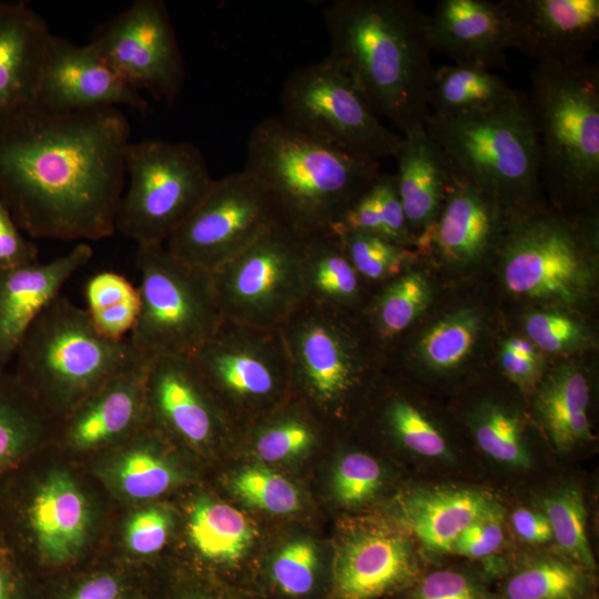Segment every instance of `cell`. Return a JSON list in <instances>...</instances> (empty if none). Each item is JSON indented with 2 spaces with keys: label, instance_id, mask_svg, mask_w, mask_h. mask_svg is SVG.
<instances>
[{
  "label": "cell",
  "instance_id": "obj_1",
  "mask_svg": "<svg viewBox=\"0 0 599 599\" xmlns=\"http://www.w3.org/2000/svg\"><path fill=\"white\" fill-rule=\"evenodd\" d=\"M131 128L115 106L0 118V199L32 237L98 241L115 232Z\"/></svg>",
  "mask_w": 599,
  "mask_h": 599
},
{
  "label": "cell",
  "instance_id": "obj_2",
  "mask_svg": "<svg viewBox=\"0 0 599 599\" xmlns=\"http://www.w3.org/2000/svg\"><path fill=\"white\" fill-rule=\"evenodd\" d=\"M323 17L326 58L372 111L402 133L424 125L435 71L428 14L409 0H335Z\"/></svg>",
  "mask_w": 599,
  "mask_h": 599
},
{
  "label": "cell",
  "instance_id": "obj_3",
  "mask_svg": "<svg viewBox=\"0 0 599 599\" xmlns=\"http://www.w3.org/2000/svg\"><path fill=\"white\" fill-rule=\"evenodd\" d=\"M244 170L273 195L283 219L307 234L334 231L380 173L379 164L305 135L280 115L251 130Z\"/></svg>",
  "mask_w": 599,
  "mask_h": 599
},
{
  "label": "cell",
  "instance_id": "obj_4",
  "mask_svg": "<svg viewBox=\"0 0 599 599\" xmlns=\"http://www.w3.org/2000/svg\"><path fill=\"white\" fill-rule=\"evenodd\" d=\"M530 111L539 142L540 182L560 202L588 204L599 189V70L587 60L536 64Z\"/></svg>",
  "mask_w": 599,
  "mask_h": 599
},
{
  "label": "cell",
  "instance_id": "obj_5",
  "mask_svg": "<svg viewBox=\"0 0 599 599\" xmlns=\"http://www.w3.org/2000/svg\"><path fill=\"white\" fill-rule=\"evenodd\" d=\"M424 126L453 170L502 210H535L540 182L539 142L528 98L478 114H429Z\"/></svg>",
  "mask_w": 599,
  "mask_h": 599
},
{
  "label": "cell",
  "instance_id": "obj_6",
  "mask_svg": "<svg viewBox=\"0 0 599 599\" xmlns=\"http://www.w3.org/2000/svg\"><path fill=\"white\" fill-rule=\"evenodd\" d=\"M143 356L129 338L104 336L85 308L60 294L24 333L13 374L35 402L71 408Z\"/></svg>",
  "mask_w": 599,
  "mask_h": 599
},
{
  "label": "cell",
  "instance_id": "obj_7",
  "mask_svg": "<svg viewBox=\"0 0 599 599\" xmlns=\"http://www.w3.org/2000/svg\"><path fill=\"white\" fill-rule=\"evenodd\" d=\"M135 263L140 309L131 345L145 356L192 357L223 319L212 273L185 263L164 245L138 246Z\"/></svg>",
  "mask_w": 599,
  "mask_h": 599
},
{
  "label": "cell",
  "instance_id": "obj_8",
  "mask_svg": "<svg viewBox=\"0 0 599 599\" xmlns=\"http://www.w3.org/2000/svg\"><path fill=\"white\" fill-rule=\"evenodd\" d=\"M125 172L115 231L138 246L164 245L214 180L196 145L159 138L129 143Z\"/></svg>",
  "mask_w": 599,
  "mask_h": 599
},
{
  "label": "cell",
  "instance_id": "obj_9",
  "mask_svg": "<svg viewBox=\"0 0 599 599\" xmlns=\"http://www.w3.org/2000/svg\"><path fill=\"white\" fill-rule=\"evenodd\" d=\"M592 226L535 210L512 215L500 244L508 291L561 304L586 298L593 281Z\"/></svg>",
  "mask_w": 599,
  "mask_h": 599
},
{
  "label": "cell",
  "instance_id": "obj_10",
  "mask_svg": "<svg viewBox=\"0 0 599 599\" xmlns=\"http://www.w3.org/2000/svg\"><path fill=\"white\" fill-rule=\"evenodd\" d=\"M278 329L291 388L325 412L338 408L375 363L368 343L377 341L366 339L370 332L361 314L305 301Z\"/></svg>",
  "mask_w": 599,
  "mask_h": 599
},
{
  "label": "cell",
  "instance_id": "obj_11",
  "mask_svg": "<svg viewBox=\"0 0 599 599\" xmlns=\"http://www.w3.org/2000/svg\"><path fill=\"white\" fill-rule=\"evenodd\" d=\"M280 115L288 125L359 160L395 156L402 135L372 111L348 78L326 57L285 80Z\"/></svg>",
  "mask_w": 599,
  "mask_h": 599
},
{
  "label": "cell",
  "instance_id": "obj_12",
  "mask_svg": "<svg viewBox=\"0 0 599 599\" xmlns=\"http://www.w3.org/2000/svg\"><path fill=\"white\" fill-rule=\"evenodd\" d=\"M309 235L282 220L212 272L223 317L278 329L306 301L302 262Z\"/></svg>",
  "mask_w": 599,
  "mask_h": 599
},
{
  "label": "cell",
  "instance_id": "obj_13",
  "mask_svg": "<svg viewBox=\"0 0 599 599\" xmlns=\"http://www.w3.org/2000/svg\"><path fill=\"white\" fill-rule=\"evenodd\" d=\"M282 220L273 195L243 169L214 179L164 246L185 263L212 273Z\"/></svg>",
  "mask_w": 599,
  "mask_h": 599
},
{
  "label": "cell",
  "instance_id": "obj_14",
  "mask_svg": "<svg viewBox=\"0 0 599 599\" xmlns=\"http://www.w3.org/2000/svg\"><path fill=\"white\" fill-rule=\"evenodd\" d=\"M88 43L136 91L166 102L181 93L185 64L163 1H135L97 26Z\"/></svg>",
  "mask_w": 599,
  "mask_h": 599
},
{
  "label": "cell",
  "instance_id": "obj_15",
  "mask_svg": "<svg viewBox=\"0 0 599 599\" xmlns=\"http://www.w3.org/2000/svg\"><path fill=\"white\" fill-rule=\"evenodd\" d=\"M192 359L212 393L241 406L266 407L291 388L280 329L253 327L223 317Z\"/></svg>",
  "mask_w": 599,
  "mask_h": 599
},
{
  "label": "cell",
  "instance_id": "obj_16",
  "mask_svg": "<svg viewBox=\"0 0 599 599\" xmlns=\"http://www.w3.org/2000/svg\"><path fill=\"white\" fill-rule=\"evenodd\" d=\"M34 102L52 111L148 108L141 93L119 77L89 43L79 45L54 34L48 42Z\"/></svg>",
  "mask_w": 599,
  "mask_h": 599
},
{
  "label": "cell",
  "instance_id": "obj_17",
  "mask_svg": "<svg viewBox=\"0 0 599 599\" xmlns=\"http://www.w3.org/2000/svg\"><path fill=\"white\" fill-rule=\"evenodd\" d=\"M423 572L404 534L382 526L365 528L336 551L329 599H393Z\"/></svg>",
  "mask_w": 599,
  "mask_h": 599
},
{
  "label": "cell",
  "instance_id": "obj_18",
  "mask_svg": "<svg viewBox=\"0 0 599 599\" xmlns=\"http://www.w3.org/2000/svg\"><path fill=\"white\" fill-rule=\"evenodd\" d=\"M514 48L537 64L586 60L599 37V0H501Z\"/></svg>",
  "mask_w": 599,
  "mask_h": 599
},
{
  "label": "cell",
  "instance_id": "obj_19",
  "mask_svg": "<svg viewBox=\"0 0 599 599\" xmlns=\"http://www.w3.org/2000/svg\"><path fill=\"white\" fill-rule=\"evenodd\" d=\"M92 255L91 246L79 243L51 261H37L0 273V369H6L13 359L33 321Z\"/></svg>",
  "mask_w": 599,
  "mask_h": 599
},
{
  "label": "cell",
  "instance_id": "obj_20",
  "mask_svg": "<svg viewBox=\"0 0 599 599\" xmlns=\"http://www.w3.org/2000/svg\"><path fill=\"white\" fill-rule=\"evenodd\" d=\"M433 50L455 64L505 68L506 51L514 48L508 19L499 1L439 0L428 16Z\"/></svg>",
  "mask_w": 599,
  "mask_h": 599
},
{
  "label": "cell",
  "instance_id": "obj_21",
  "mask_svg": "<svg viewBox=\"0 0 599 599\" xmlns=\"http://www.w3.org/2000/svg\"><path fill=\"white\" fill-rule=\"evenodd\" d=\"M145 397L163 425L193 445L215 436L219 415L212 392L192 357L149 356Z\"/></svg>",
  "mask_w": 599,
  "mask_h": 599
},
{
  "label": "cell",
  "instance_id": "obj_22",
  "mask_svg": "<svg viewBox=\"0 0 599 599\" xmlns=\"http://www.w3.org/2000/svg\"><path fill=\"white\" fill-rule=\"evenodd\" d=\"M502 212L494 200L455 172L437 219L416 243L432 246L450 264H473L498 241Z\"/></svg>",
  "mask_w": 599,
  "mask_h": 599
},
{
  "label": "cell",
  "instance_id": "obj_23",
  "mask_svg": "<svg viewBox=\"0 0 599 599\" xmlns=\"http://www.w3.org/2000/svg\"><path fill=\"white\" fill-rule=\"evenodd\" d=\"M394 174L414 242L435 222L453 185L455 172L424 125L402 135Z\"/></svg>",
  "mask_w": 599,
  "mask_h": 599
},
{
  "label": "cell",
  "instance_id": "obj_24",
  "mask_svg": "<svg viewBox=\"0 0 599 599\" xmlns=\"http://www.w3.org/2000/svg\"><path fill=\"white\" fill-rule=\"evenodd\" d=\"M51 34L29 4L0 0V118L35 101Z\"/></svg>",
  "mask_w": 599,
  "mask_h": 599
},
{
  "label": "cell",
  "instance_id": "obj_25",
  "mask_svg": "<svg viewBox=\"0 0 599 599\" xmlns=\"http://www.w3.org/2000/svg\"><path fill=\"white\" fill-rule=\"evenodd\" d=\"M24 519L40 560L62 566L79 552L88 532L90 511L77 484L59 471L34 489L27 501Z\"/></svg>",
  "mask_w": 599,
  "mask_h": 599
},
{
  "label": "cell",
  "instance_id": "obj_26",
  "mask_svg": "<svg viewBox=\"0 0 599 599\" xmlns=\"http://www.w3.org/2000/svg\"><path fill=\"white\" fill-rule=\"evenodd\" d=\"M149 356L122 369L88 395L74 413L65 438L77 448H91L132 430L146 405Z\"/></svg>",
  "mask_w": 599,
  "mask_h": 599
},
{
  "label": "cell",
  "instance_id": "obj_27",
  "mask_svg": "<svg viewBox=\"0 0 599 599\" xmlns=\"http://www.w3.org/2000/svg\"><path fill=\"white\" fill-rule=\"evenodd\" d=\"M496 504L467 488L418 489L402 501V516L414 536L433 552H450L454 542Z\"/></svg>",
  "mask_w": 599,
  "mask_h": 599
},
{
  "label": "cell",
  "instance_id": "obj_28",
  "mask_svg": "<svg viewBox=\"0 0 599 599\" xmlns=\"http://www.w3.org/2000/svg\"><path fill=\"white\" fill-rule=\"evenodd\" d=\"M302 277L306 301L362 314L366 282L358 275L335 232L311 234L304 251Z\"/></svg>",
  "mask_w": 599,
  "mask_h": 599
},
{
  "label": "cell",
  "instance_id": "obj_29",
  "mask_svg": "<svg viewBox=\"0 0 599 599\" xmlns=\"http://www.w3.org/2000/svg\"><path fill=\"white\" fill-rule=\"evenodd\" d=\"M519 94L488 69L454 63L435 69L427 105L432 115L463 116L491 111Z\"/></svg>",
  "mask_w": 599,
  "mask_h": 599
},
{
  "label": "cell",
  "instance_id": "obj_30",
  "mask_svg": "<svg viewBox=\"0 0 599 599\" xmlns=\"http://www.w3.org/2000/svg\"><path fill=\"white\" fill-rule=\"evenodd\" d=\"M589 386L576 366L555 368L541 382L536 412L552 445L567 451L590 437Z\"/></svg>",
  "mask_w": 599,
  "mask_h": 599
},
{
  "label": "cell",
  "instance_id": "obj_31",
  "mask_svg": "<svg viewBox=\"0 0 599 599\" xmlns=\"http://www.w3.org/2000/svg\"><path fill=\"white\" fill-rule=\"evenodd\" d=\"M189 535L206 561L235 569L251 546L255 529L240 510L202 497L192 508Z\"/></svg>",
  "mask_w": 599,
  "mask_h": 599
},
{
  "label": "cell",
  "instance_id": "obj_32",
  "mask_svg": "<svg viewBox=\"0 0 599 599\" xmlns=\"http://www.w3.org/2000/svg\"><path fill=\"white\" fill-rule=\"evenodd\" d=\"M430 301V286L419 272L405 270L378 286L362 317L380 346L403 335L420 316Z\"/></svg>",
  "mask_w": 599,
  "mask_h": 599
},
{
  "label": "cell",
  "instance_id": "obj_33",
  "mask_svg": "<svg viewBox=\"0 0 599 599\" xmlns=\"http://www.w3.org/2000/svg\"><path fill=\"white\" fill-rule=\"evenodd\" d=\"M588 570L571 560L541 558L510 572L500 585V599H590Z\"/></svg>",
  "mask_w": 599,
  "mask_h": 599
},
{
  "label": "cell",
  "instance_id": "obj_34",
  "mask_svg": "<svg viewBox=\"0 0 599 599\" xmlns=\"http://www.w3.org/2000/svg\"><path fill=\"white\" fill-rule=\"evenodd\" d=\"M35 403L13 373L0 369V476L18 466L41 433Z\"/></svg>",
  "mask_w": 599,
  "mask_h": 599
},
{
  "label": "cell",
  "instance_id": "obj_35",
  "mask_svg": "<svg viewBox=\"0 0 599 599\" xmlns=\"http://www.w3.org/2000/svg\"><path fill=\"white\" fill-rule=\"evenodd\" d=\"M334 231L373 233L404 247L414 242L406 223L395 175L380 172L345 213Z\"/></svg>",
  "mask_w": 599,
  "mask_h": 599
},
{
  "label": "cell",
  "instance_id": "obj_36",
  "mask_svg": "<svg viewBox=\"0 0 599 599\" xmlns=\"http://www.w3.org/2000/svg\"><path fill=\"white\" fill-rule=\"evenodd\" d=\"M321 565L309 540L287 544L270 562L265 585L275 599H329L322 582Z\"/></svg>",
  "mask_w": 599,
  "mask_h": 599
},
{
  "label": "cell",
  "instance_id": "obj_37",
  "mask_svg": "<svg viewBox=\"0 0 599 599\" xmlns=\"http://www.w3.org/2000/svg\"><path fill=\"white\" fill-rule=\"evenodd\" d=\"M85 308L95 327L106 337L124 339L140 309L139 291L123 275L101 272L85 286Z\"/></svg>",
  "mask_w": 599,
  "mask_h": 599
},
{
  "label": "cell",
  "instance_id": "obj_38",
  "mask_svg": "<svg viewBox=\"0 0 599 599\" xmlns=\"http://www.w3.org/2000/svg\"><path fill=\"white\" fill-rule=\"evenodd\" d=\"M479 332V316L463 309L434 324L419 337L415 357L434 370H449L459 366L470 354Z\"/></svg>",
  "mask_w": 599,
  "mask_h": 599
},
{
  "label": "cell",
  "instance_id": "obj_39",
  "mask_svg": "<svg viewBox=\"0 0 599 599\" xmlns=\"http://www.w3.org/2000/svg\"><path fill=\"white\" fill-rule=\"evenodd\" d=\"M552 539L570 558L589 572L596 570L595 557L587 537V511L582 494L576 487H565L545 500Z\"/></svg>",
  "mask_w": 599,
  "mask_h": 599
},
{
  "label": "cell",
  "instance_id": "obj_40",
  "mask_svg": "<svg viewBox=\"0 0 599 599\" xmlns=\"http://www.w3.org/2000/svg\"><path fill=\"white\" fill-rule=\"evenodd\" d=\"M358 275L378 286L402 274L413 260L407 247L373 233L333 231Z\"/></svg>",
  "mask_w": 599,
  "mask_h": 599
},
{
  "label": "cell",
  "instance_id": "obj_41",
  "mask_svg": "<svg viewBox=\"0 0 599 599\" xmlns=\"http://www.w3.org/2000/svg\"><path fill=\"white\" fill-rule=\"evenodd\" d=\"M474 435L481 450L493 459L512 467L529 465L521 424L507 409L496 405L483 408L474 419Z\"/></svg>",
  "mask_w": 599,
  "mask_h": 599
},
{
  "label": "cell",
  "instance_id": "obj_42",
  "mask_svg": "<svg viewBox=\"0 0 599 599\" xmlns=\"http://www.w3.org/2000/svg\"><path fill=\"white\" fill-rule=\"evenodd\" d=\"M254 432V450L264 461H282L309 450L316 441L312 422L301 412L285 410Z\"/></svg>",
  "mask_w": 599,
  "mask_h": 599
},
{
  "label": "cell",
  "instance_id": "obj_43",
  "mask_svg": "<svg viewBox=\"0 0 599 599\" xmlns=\"http://www.w3.org/2000/svg\"><path fill=\"white\" fill-rule=\"evenodd\" d=\"M232 491L246 504L272 514L286 515L300 508L296 487L284 476L252 466L231 479Z\"/></svg>",
  "mask_w": 599,
  "mask_h": 599
},
{
  "label": "cell",
  "instance_id": "obj_44",
  "mask_svg": "<svg viewBox=\"0 0 599 599\" xmlns=\"http://www.w3.org/2000/svg\"><path fill=\"white\" fill-rule=\"evenodd\" d=\"M385 417L393 434L413 453L433 458L448 454L445 438L409 402L394 398L386 407Z\"/></svg>",
  "mask_w": 599,
  "mask_h": 599
},
{
  "label": "cell",
  "instance_id": "obj_45",
  "mask_svg": "<svg viewBox=\"0 0 599 599\" xmlns=\"http://www.w3.org/2000/svg\"><path fill=\"white\" fill-rule=\"evenodd\" d=\"M122 490L136 499L154 498L175 479L171 466L149 448H135L123 456L118 468Z\"/></svg>",
  "mask_w": 599,
  "mask_h": 599
},
{
  "label": "cell",
  "instance_id": "obj_46",
  "mask_svg": "<svg viewBox=\"0 0 599 599\" xmlns=\"http://www.w3.org/2000/svg\"><path fill=\"white\" fill-rule=\"evenodd\" d=\"M396 597H402V599H500L498 595L490 593L474 575L450 568L423 572L409 588Z\"/></svg>",
  "mask_w": 599,
  "mask_h": 599
},
{
  "label": "cell",
  "instance_id": "obj_47",
  "mask_svg": "<svg viewBox=\"0 0 599 599\" xmlns=\"http://www.w3.org/2000/svg\"><path fill=\"white\" fill-rule=\"evenodd\" d=\"M529 341L547 353L558 354L580 348L587 333L576 319L557 312H534L525 322Z\"/></svg>",
  "mask_w": 599,
  "mask_h": 599
},
{
  "label": "cell",
  "instance_id": "obj_48",
  "mask_svg": "<svg viewBox=\"0 0 599 599\" xmlns=\"http://www.w3.org/2000/svg\"><path fill=\"white\" fill-rule=\"evenodd\" d=\"M380 485V466L373 457L363 453L344 456L333 478L336 498L346 505H358L370 499Z\"/></svg>",
  "mask_w": 599,
  "mask_h": 599
},
{
  "label": "cell",
  "instance_id": "obj_49",
  "mask_svg": "<svg viewBox=\"0 0 599 599\" xmlns=\"http://www.w3.org/2000/svg\"><path fill=\"white\" fill-rule=\"evenodd\" d=\"M502 541V512L496 505L463 531L450 552L468 558H485L496 552Z\"/></svg>",
  "mask_w": 599,
  "mask_h": 599
},
{
  "label": "cell",
  "instance_id": "obj_50",
  "mask_svg": "<svg viewBox=\"0 0 599 599\" xmlns=\"http://www.w3.org/2000/svg\"><path fill=\"white\" fill-rule=\"evenodd\" d=\"M169 529V515L159 508H148L131 517L125 530V541L132 552L152 555L164 546Z\"/></svg>",
  "mask_w": 599,
  "mask_h": 599
},
{
  "label": "cell",
  "instance_id": "obj_51",
  "mask_svg": "<svg viewBox=\"0 0 599 599\" xmlns=\"http://www.w3.org/2000/svg\"><path fill=\"white\" fill-rule=\"evenodd\" d=\"M133 587L115 571H97L73 581L54 599H134Z\"/></svg>",
  "mask_w": 599,
  "mask_h": 599
},
{
  "label": "cell",
  "instance_id": "obj_52",
  "mask_svg": "<svg viewBox=\"0 0 599 599\" xmlns=\"http://www.w3.org/2000/svg\"><path fill=\"white\" fill-rule=\"evenodd\" d=\"M37 261L35 246L23 236L0 199V273Z\"/></svg>",
  "mask_w": 599,
  "mask_h": 599
},
{
  "label": "cell",
  "instance_id": "obj_53",
  "mask_svg": "<svg viewBox=\"0 0 599 599\" xmlns=\"http://www.w3.org/2000/svg\"><path fill=\"white\" fill-rule=\"evenodd\" d=\"M30 586L0 538V599H35Z\"/></svg>",
  "mask_w": 599,
  "mask_h": 599
},
{
  "label": "cell",
  "instance_id": "obj_54",
  "mask_svg": "<svg viewBox=\"0 0 599 599\" xmlns=\"http://www.w3.org/2000/svg\"><path fill=\"white\" fill-rule=\"evenodd\" d=\"M511 525L526 542L540 545L552 539L550 524L544 512L518 508L511 514Z\"/></svg>",
  "mask_w": 599,
  "mask_h": 599
},
{
  "label": "cell",
  "instance_id": "obj_55",
  "mask_svg": "<svg viewBox=\"0 0 599 599\" xmlns=\"http://www.w3.org/2000/svg\"><path fill=\"white\" fill-rule=\"evenodd\" d=\"M500 364L507 377L522 389H529L536 385L542 368L541 358H524L502 346L500 349Z\"/></svg>",
  "mask_w": 599,
  "mask_h": 599
},
{
  "label": "cell",
  "instance_id": "obj_56",
  "mask_svg": "<svg viewBox=\"0 0 599 599\" xmlns=\"http://www.w3.org/2000/svg\"><path fill=\"white\" fill-rule=\"evenodd\" d=\"M501 346L524 358H541L540 354L538 353V348L529 339L526 338L511 337L506 339Z\"/></svg>",
  "mask_w": 599,
  "mask_h": 599
},
{
  "label": "cell",
  "instance_id": "obj_57",
  "mask_svg": "<svg viewBox=\"0 0 599 599\" xmlns=\"http://www.w3.org/2000/svg\"><path fill=\"white\" fill-rule=\"evenodd\" d=\"M172 599H243L241 597L231 596L229 592L210 590L204 588H186L175 592Z\"/></svg>",
  "mask_w": 599,
  "mask_h": 599
}]
</instances>
